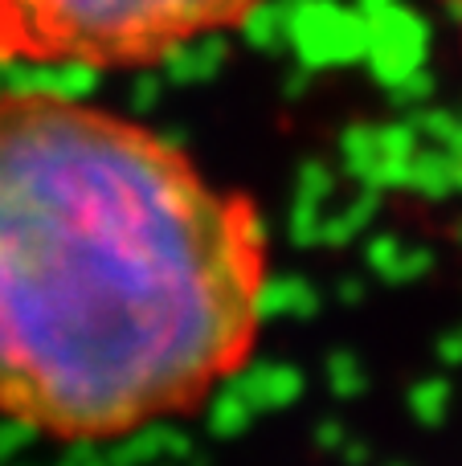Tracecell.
I'll list each match as a JSON object with an SVG mask.
<instances>
[{"label":"cell","instance_id":"6da1fadb","mask_svg":"<svg viewBox=\"0 0 462 466\" xmlns=\"http://www.w3.org/2000/svg\"><path fill=\"white\" fill-rule=\"evenodd\" d=\"M258 205L147 123L0 95V418L115 442L201 410L254 356Z\"/></svg>","mask_w":462,"mask_h":466},{"label":"cell","instance_id":"7a4b0ae2","mask_svg":"<svg viewBox=\"0 0 462 466\" xmlns=\"http://www.w3.org/2000/svg\"><path fill=\"white\" fill-rule=\"evenodd\" d=\"M266 0H0V62L139 70L246 25Z\"/></svg>","mask_w":462,"mask_h":466},{"label":"cell","instance_id":"3957f363","mask_svg":"<svg viewBox=\"0 0 462 466\" xmlns=\"http://www.w3.org/2000/svg\"><path fill=\"white\" fill-rule=\"evenodd\" d=\"M438 5H447V8H455V13H462V0H438Z\"/></svg>","mask_w":462,"mask_h":466}]
</instances>
